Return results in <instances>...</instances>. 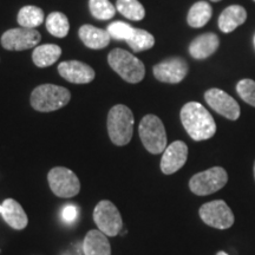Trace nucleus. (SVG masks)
<instances>
[{
  "label": "nucleus",
  "mask_w": 255,
  "mask_h": 255,
  "mask_svg": "<svg viewBox=\"0 0 255 255\" xmlns=\"http://www.w3.org/2000/svg\"><path fill=\"white\" fill-rule=\"evenodd\" d=\"M180 117L183 128L194 141H206L215 135V121L202 104L197 102L184 104L181 109Z\"/></svg>",
  "instance_id": "f257e3e1"
},
{
  "label": "nucleus",
  "mask_w": 255,
  "mask_h": 255,
  "mask_svg": "<svg viewBox=\"0 0 255 255\" xmlns=\"http://www.w3.org/2000/svg\"><path fill=\"white\" fill-rule=\"evenodd\" d=\"M132 111L123 104H117L108 114V132L111 142L116 145H127L133 133Z\"/></svg>",
  "instance_id": "f03ea898"
},
{
  "label": "nucleus",
  "mask_w": 255,
  "mask_h": 255,
  "mask_svg": "<svg viewBox=\"0 0 255 255\" xmlns=\"http://www.w3.org/2000/svg\"><path fill=\"white\" fill-rule=\"evenodd\" d=\"M71 100V94L66 88L53 84L39 85L32 91L31 105L40 113H51L65 107Z\"/></svg>",
  "instance_id": "7ed1b4c3"
},
{
  "label": "nucleus",
  "mask_w": 255,
  "mask_h": 255,
  "mask_svg": "<svg viewBox=\"0 0 255 255\" xmlns=\"http://www.w3.org/2000/svg\"><path fill=\"white\" fill-rule=\"evenodd\" d=\"M108 62H109L111 69L119 73L121 77L128 83L136 84L144 78V64L126 50H113L108 56Z\"/></svg>",
  "instance_id": "20e7f679"
},
{
  "label": "nucleus",
  "mask_w": 255,
  "mask_h": 255,
  "mask_svg": "<svg viewBox=\"0 0 255 255\" xmlns=\"http://www.w3.org/2000/svg\"><path fill=\"white\" fill-rule=\"evenodd\" d=\"M139 137L150 154H161L167 148V132L162 121L155 115H146L138 127Z\"/></svg>",
  "instance_id": "39448f33"
},
{
  "label": "nucleus",
  "mask_w": 255,
  "mask_h": 255,
  "mask_svg": "<svg viewBox=\"0 0 255 255\" xmlns=\"http://www.w3.org/2000/svg\"><path fill=\"white\" fill-rule=\"evenodd\" d=\"M228 182V174L222 167H213L194 175L189 181L191 193L207 196L221 190Z\"/></svg>",
  "instance_id": "423d86ee"
},
{
  "label": "nucleus",
  "mask_w": 255,
  "mask_h": 255,
  "mask_svg": "<svg viewBox=\"0 0 255 255\" xmlns=\"http://www.w3.org/2000/svg\"><path fill=\"white\" fill-rule=\"evenodd\" d=\"M94 221L98 229L110 238L117 237L123 228L120 210L109 200L97 203L94 210Z\"/></svg>",
  "instance_id": "0eeeda50"
},
{
  "label": "nucleus",
  "mask_w": 255,
  "mask_h": 255,
  "mask_svg": "<svg viewBox=\"0 0 255 255\" xmlns=\"http://www.w3.org/2000/svg\"><path fill=\"white\" fill-rule=\"evenodd\" d=\"M47 181L52 193L62 199L76 196L81 190V182L77 175L68 168H52L47 174Z\"/></svg>",
  "instance_id": "6e6552de"
},
{
  "label": "nucleus",
  "mask_w": 255,
  "mask_h": 255,
  "mask_svg": "<svg viewBox=\"0 0 255 255\" xmlns=\"http://www.w3.org/2000/svg\"><path fill=\"white\" fill-rule=\"evenodd\" d=\"M200 218L209 227L216 229H228L235 222L232 209L223 200H215L201 206Z\"/></svg>",
  "instance_id": "1a4fd4ad"
},
{
  "label": "nucleus",
  "mask_w": 255,
  "mask_h": 255,
  "mask_svg": "<svg viewBox=\"0 0 255 255\" xmlns=\"http://www.w3.org/2000/svg\"><path fill=\"white\" fill-rule=\"evenodd\" d=\"M40 39V33L36 28H12L2 34L1 45L9 51H23L37 46Z\"/></svg>",
  "instance_id": "9d476101"
},
{
  "label": "nucleus",
  "mask_w": 255,
  "mask_h": 255,
  "mask_svg": "<svg viewBox=\"0 0 255 255\" xmlns=\"http://www.w3.org/2000/svg\"><path fill=\"white\" fill-rule=\"evenodd\" d=\"M205 100L213 110L229 121H237L240 117L241 109L238 102L220 89L214 88L206 91Z\"/></svg>",
  "instance_id": "9b49d317"
},
{
  "label": "nucleus",
  "mask_w": 255,
  "mask_h": 255,
  "mask_svg": "<svg viewBox=\"0 0 255 255\" xmlns=\"http://www.w3.org/2000/svg\"><path fill=\"white\" fill-rule=\"evenodd\" d=\"M152 71L157 81L168 84H177L187 76L188 64L180 57H174L156 64Z\"/></svg>",
  "instance_id": "f8f14e48"
},
{
  "label": "nucleus",
  "mask_w": 255,
  "mask_h": 255,
  "mask_svg": "<svg viewBox=\"0 0 255 255\" xmlns=\"http://www.w3.org/2000/svg\"><path fill=\"white\" fill-rule=\"evenodd\" d=\"M188 146L182 141H175L169 144L161 158V170L165 175L175 174L186 164Z\"/></svg>",
  "instance_id": "ddd939ff"
},
{
  "label": "nucleus",
  "mask_w": 255,
  "mask_h": 255,
  "mask_svg": "<svg viewBox=\"0 0 255 255\" xmlns=\"http://www.w3.org/2000/svg\"><path fill=\"white\" fill-rule=\"evenodd\" d=\"M58 72L64 79L73 84H88L94 81L95 71L88 64L78 60H68L58 65Z\"/></svg>",
  "instance_id": "4468645a"
},
{
  "label": "nucleus",
  "mask_w": 255,
  "mask_h": 255,
  "mask_svg": "<svg viewBox=\"0 0 255 255\" xmlns=\"http://www.w3.org/2000/svg\"><path fill=\"white\" fill-rule=\"evenodd\" d=\"M219 45V37L215 33L208 32V33H203L196 37L191 41L189 45V53L195 59H206L218 50Z\"/></svg>",
  "instance_id": "2eb2a0df"
},
{
  "label": "nucleus",
  "mask_w": 255,
  "mask_h": 255,
  "mask_svg": "<svg viewBox=\"0 0 255 255\" xmlns=\"http://www.w3.org/2000/svg\"><path fill=\"white\" fill-rule=\"evenodd\" d=\"M2 219L7 223L9 227L17 231H21V229L26 228L28 223V218L25 213L23 207H21L17 201L13 199H6L2 202Z\"/></svg>",
  "instance_id": "dca6fc26"
},
{
  "label": "nucleus",
  "mask_w": 255,
  "mask_h": 255,
  "mask_svg": "<svg viewBox=\"0 0 255 255\" xmlns=\"http://www.w3.org/2000/svg\"><path fill=\"white\" fill-rule=\"evenodd\" d=\"M84 255H111V246L108 237L100 229H92L83 241Z\"/></svg>",
  "instance_id": "f3484780"
},
{
  "label": "nucleus",
  "mask_w": 255,
  "mask_h": 255,
  "mask_svg": "<svg viewBox=\"0 0 255 255\" xmlns=\"http://www.w3.org/2000/svg\"><path fill=\"white\" fill-rule=\"evenodd\" d=\"M79 37L85 46L94 50L104 49L109 45L111 39L109 32L107 30H102L92 25H83L79 28Z\"/></svg>",
  "instance_id": "a211bd4d"
},
{
  "label": "nucleus",
  "mask_w": 255,
  "mask_h": 255,
  "mask_svg": "<svg viewBox=\"0 0 255 255\" xmlns=\"http://www.w3.org/2000/svg\"><path fill=\"white\" fill-rule=\"evenodd\" d=\"M247 12L240 5L228 6L222 11L219 18V27L225 33L233 32L246 21Z\"/></svg>",
  "instance_id": "6ab92c4d"
},
{
  "label": "nucleus",
  "mask_w": 255,
  "mask_h": 255,
  "mask_svg": "<svg viewBox=\"0 0 255 255\" xmlns=\"http://www.w3.org/2000/svg\"><path fill=\"white\" fill-rule=\"evenodd\" d=\"M62 55V49L56 44H44L37 46L32 53V59L38 68H47L56 63Z\"/></svg>",
  "instance_id": "aec40b11"
},
{
  "label": "nucleus",
  "mask_w": 255,
  "mask_h": 255,
  "mask_svg": "<svg viewBox=\"0 0 255 255\" xmlns=\"http://www.w3.org/2000/svg\"><path fill=\"white\" fill-rule=\"evenodd\" d=\"M212 14H213V8L209 2L197 1L196 4L191 6L189 12H188V17H187L188 25L194 28L203 27L210 20Z\"/></svg>",
  "instance_id": "412c9836"
},
{
  "label": "nucleus",
  "mask_w": 255,
  "mask_h": 255,
  "mask_svg": "<svg viewBox=\"0 0 255 255\" xmlns=\"http://www.w3.org/2000/svg\"><path fill=\"white\" fill-rule=\"evenodd\" d=\"M17 20L21 27H38L44 23V12L37 6H24L18 12Z\"/></svg>",
  "instance_id": "4be33fe9"
},
{
  "label": "nucleus",
  "mask_w": 255,
  "mask_h": 255,
  "mask_svg": "<svg viewBox=\"0 0 255 255\" xmlns=\"http://www.w3.org/2000/svg\"><path fill=\"white\" fill-rule=\"evenodd\" d=\"M46 28L53 37H66L70 30L69 19L62 12H52L46 18Z\"/></svg>",
  "instance_id": "5701e85b"
},
{
  "label": "nucleus",
  "mask_w": 255,
  "mask_h": 255,
  "mask_svg": "<svg viewBox=\"0 0 255 255\" xmlns=\"http://www.w3.org/2000/svg\"><path fill=\"white\" fill-rule=\"evenodd\" d=\"M116 9L130 20H142L145 15V9L138 0H117Z\"/></svg>",
  "instance_id": "b1692460"
},
{
  "label": "nucleus",
  "mask_w": 255,
  "mask_h": 255,
  "mask_svg": "<svg viewBox=\"0 0 255 255\" xmlns=\"http://www.w3.org/2000/svg\"><path fill=\"white\" fill-rule=\"evenodd\" d=\"M129 46L131 47L135 52H142V51L149 50L154 46L155 38L148 31L141 30V28H135L132 32L130 39L127 41Z\"/></svg>",
  "instance_id": "393cba45"
},
{
  "label": "nucleus",
  "mask_w": 255,
  "mask_h": 255,
  "mask_svg": "<svg viewBox=\"0 0 255 255\" xmlns=\"http://www.w3.org/2000/svg\"><path fill=\"white\" fill-rule=\"evenodd\" d=\"M89 6H90L91 14L100 20H108V19L114 18L117 11L109 0H90Z\"/></svg>",
  "instance_id": "a878e982"
},
{
  "label": "nucleus",
  "mask_w": 255,
  "mask_h": 255,
  "mask_svg": "<svg viewBox=\"0 0 255 255\" xmlns=\"http://www.w3.org/2000/svg\"><path fill=\"white\" fill-rule=\"evenodd\" d=\"M133 30H135V28H133L131 25L124 23V21H114V23H111L107 28V31L109 32L111 38H114V39L116 40L126 41L130 39Z\"/></svg>",
  "instance_id": "bb28decb"
},
{
  "label": "nucleus",
  "mask_w": 255,
  "mask_h": 255,
  "mask_svg": "<svg viewBox=\"0 0 255 255\" xmlns=\"http://www.w3.org/2000/svg\"><path fill=\"white\" fill-rule=\"evenodd\" d=\"M237 91L242 101L255 108V82L252 79H242L237 84Z\"/></svg>",
  "instance_id": "cd10ccee"
},
{
  "label": "nucleus",
  "mask_w": 255,
  "mask_h": 255,
  "mask_svg": "<svg viewBox=\"0 0 255 255\" xmlns=\"http://www.w3.org/2000/svg\"><path fill=\"white\" fill-rule=\"evenodd\" d=\"M77 215H78V212H77V208H76L75 206L65 207V209H64L62 213L63 220L68 223H71L75 221L76 218H77Z\"/></svg>",
  "instance_id": "c85d7f7f"
},
{
  "label": "nucleus",
  "mask_w": 255,
  "mask_h": 255,
  "mask_svg": "<svg viewBox=\"0 0 255 255\" xmlns=\"http://www.w3.org/2000/svg\"><path fill=\"white\" fill-rule=\"evenodd\" d=\"M216 255H228V254L226 253V252H218V253H216Z\"/></svg>",
  "instance_id": "c756f323"
},
{
  "label": "nucleus",
  "mask_w": 255,
  "mask_h": 255,
  "mask_svg": "<svg viewBox=\"0 0 255 255\" xmlns=\"http://www.w3.org/2000/svg\"><path fill=\"white\" fill-rule=\"evenodd\" d=\"M253 174H254V178H255V161H254V165H253Z\"/></svg>",
  "instance_id": "7c9ffc66"
},
{
  "label": "nucleus",
  "mask_w": 255,
  "mask_h": 255,
  "mask_svg": "<svg viewBox=\"0 0 255 255\" xmlns=\"http://www.w3.org/2000/svg\"><path fill=\"white\" fill-rule=\"evenodd\" d=\"M1 212H2V207L0 206V214H1Z\"/></svg>",
  "instance_id": "2f4dec72"
},
{
  "label": "nucleus",
  "mask_w": 255,
  "mask_h": 255,
  "mask_svg": "<svg viewBox=\"0 0 255 255\" xmlns=\"http://www.w3.org/2000/svg\"><path fill=\"white\" fill-rule=\"evenodd\" d=\"M210 1H215L216 2V1H221V0H210Z\"/></svg>",
  "instance_id": "473e14b6"
},
{
  "label": "nucleus",
  "mask_w": 255,
  "mask_h": 255,
  "mask_svg": "<svg viewBox=\"0 0 255 255\" xmlns=\"http://www.w3.org/2000/svg\"><path fill=\"white\" fill-rule=\"evenodd\" d=\"M254 45H255V36H254Z\"/></svg>",
  "instance_id": "72a5a7b5"
},
{
  "label": "nucleus",
  "mask_w": 255,
  "mask_h": 255,
  "mask_svg": "<svg viewBox=\"0 0 255 255\" xmlns=\"http://www.w3.org/2000/svg\"><path fill=\"white\" fill-rule=\"evenodd\" d=\"M254 1H255V0H254Z\"/></svg>",
  "instance_id": "f704fd0d"
}]
</instances>
